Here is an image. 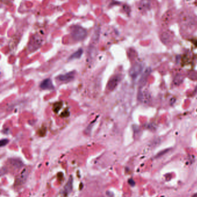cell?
I'll use <instances>...</instances> for the list:
<instances>
[{"label": "cell", "mask_w": 197, "mask_h": 197, "mask_svg": "<svg viewBox=\"0 0 197 197\" xmlns=\"http://www.w3.org/2000/svg\"><path fill=\"white\" fill-rule=\"evenodd\" d=\"M71 35L74 40L81 41L85 38L87 31L83 28L75 26L72 28Z\"/></svg>", "instance_id": "1"}, {"label": "cell", "mask_w": 197, "mask_h": 197, "mask_svg": "<svg viewBox=\"0 0 197 197\" xmlns=\"http://www.w3.org/2000/svg\"><path fill=\"white\" fill-rule=\"evenodd\" d=\"M142 69H143V66L142 64L136 63L130 70V76L134 79L136 78L141 73Z\"/></svg>", "instance_id": "2"}, {"label": "cell", "mask_w": 197, "mask_h": 197, "mask_svg": "<svg viewBox=\"0 0 197 197\" xmlns=\"http://www.w3.org/2000/svg\"><path fill=\"white\" fill-rule=\"evenodd\" d=\"M121 80V77L119 75H116L115 76L112 77L111 79L109 80L108 82L107 87L109 90H113L118 85L119 82Z\"/></svg>", "instance_id": "3"}, {"label": "cell", "mask_w": 197, "mask_h": 197, "mask_svg": "<svg viewBox=\"0 0 197 197\" xmlns=\"http://www.w3.org/2000/svg\"><path fill=\"white\" fill-rule=\"evenodd\" d=\"M75 78V72H71L69 73H67L65 74L60 75L57 77L58 80L61 81V82H69L73 80Z\"/></svg>", "instance_id": "4"}, {"label": "cell", "mask_w": 197, "mask_h": 197, "mask_svg": "<svg viewBox=\"0 0 197 197\" xmlns=\"http://www.w3.org/2000/svg\"><path fill=\"white\" fill-rule=\"evenodd\" d=\"M40 88L43 90H53V82L50 78H47L43 81L40 85Z\"/></svg>", "instance_id": "5"}, {"label": "cell", "mask_w": 197, "mask_h": 197, "mask_svg": "<svg viewBox=\"0 0 197 197\" xmlns=\"http://www.w3.org/2000/svg\"><path fill=\"white\" fill-rule=\"evenodd\" d=\"M150 71H151L150 69L148 68L146 69V70L144 72V73L142 74V76L140 78V83H139L140 86H145L146 82L147 79H148V76L149 75Z\"/></svg>", "instance_id": "6"}, {"label": "cell", "mask_w": 197, "mask_h": 197, "mask_svg": "<svg viewBox=\"0 0 197 197\" xmlns=\"http://www.w3.org/2000/svg\"><path fill=\"white\" fill-rule=\"evenodd\" d=\"M150 98V94L147 92H143V94L141 93L140 100H141V101H143L144 103H148L149 102Z\"/></svg>", "instance_id": "7"}, {"label": "cell", "mask_w": 197, "mask_h": 197, "mask_svg": "<svg viewBox=\"0 0 197 197\" xmlns=\"http://www.w3.org/2000/svg\"><path fill=\"white\" fill-rule=\"evenodd\" d=\"M83 53L82 49L78 50L75 53L72 54L69 57V59H75L79 58L82 56Z\"/></svg>", "instance_id": "8"}, {"label": "cell", "mask_w": 197, "mask_h": 197, "mask_svg": "<svg viewBox=\"0 0 197 197\" xmlns=\"http://www.w3.org/2000/svg\"><path fill=\"white\" fill-rule=\"evenodd\" d=\"M183 80V77L182 75H177L175 77L174 79V83L175 84H180Z\"/></svg>", "instance_id": "9"}, {"label": "cell", "mask_w": 197, "mask_h": 197, "mask_svg": "<svg viewBox=\"0 0 197 197\" xmlns=\"http://www.w3.org/2000/svg\"><path fill=\"white\" fill-rule=\"evenodd\" d=\"M9 141L7 139H3L1 141V147H4L5 145H6L7 143H8Z\"/></svg>", "instance_id": "10"}, {"label": "cell", "mask_w": 197, "mask_h": 197, "mask_svg": "<svg viewBox=\"0 0 197 197\" xmlns=\"http://www.w3.org/2000/svg\"><path fill=\"white\" fill-rule=\"evenodd\" d=\"M192 197H197V193L195 194H194Z\"/></svg>", "instance_id": "11"}]
</instances>
